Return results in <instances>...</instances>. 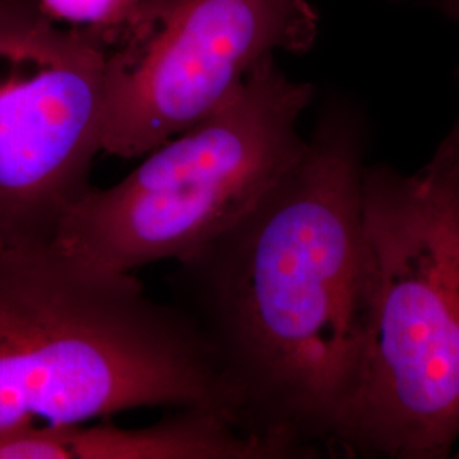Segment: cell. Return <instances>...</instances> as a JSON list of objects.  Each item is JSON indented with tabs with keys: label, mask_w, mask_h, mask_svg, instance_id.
Returning a JSON list of instances; mask_svg holds the SVG:
<instances>
[{
	"label": "cell",
	"mask_w": 459,
	"mask_h": 459,
	"mask_svg": "<svg viewBox=\"0 0 459 459\" xmlns=\"http://www.w3.org/2000/svg\"><path fill=\"white\" fill-rule=\"evenodd\" d=\"M361 337L333 453L443 459L459 439V119L415 174L362 172Z\"/></svg>",
	"instance_id": "cell-3"
},
{
	"label": "cell",
	"mask_w": 459,
	"mask_h": 459,
	"mask_svg": "<svg viewBox=\"0 0 459 459\" xmlns=\"http://www.w3.org/2000/svg\"><path fill=\"white\" fill-rule=\"evenodd\" d=\"M143 407L214 411L242 429L213 349L178 305L56 240L0 237V437Z\"/></svg>",
	"instance_id": "cell-2"
},
{
	"label": "cell",
	"mask_w": 459,
	"mask_h": 459,
	"mask_svg": "<svg viewBox=\"0 0 459 459\" xmlns=\"http://www.w3.org/2000/svg\"><path fill=\"white\" fill-rule=\"evenodd\" d=\"M308 0H142L104 45L102 152L145 157L213 113L254 66L307 53Z\"/></svg>",
	"instance_id": "cell-5"
},
{
	"label": "cell",
	"mask_w": 459,
	"mask_h": 459,
	"mask_svg": "<svg viewBox=\"0 0 459 459\" xmlns=\"http://www.w3.org/2000/svg\"><path fill=\"white\" fill-rule=\"evenodd\" d=\"M430 5L436 11H439L444 17H447V19H451V21L459 24V0H432ZM456 79H458L459 85V65L458 70H456Z\"/></svg>",
	"instance_id": "cell-9"
},
{
	"label": "cell",
	"mask_w": 459,
	"mask_h": 459,
	"mask_svg": "<svg viewBox=\"0 0 459 459\" xmlns=\"http://www.w3.org/2000/svg\"><path fill=\"white\" fill-rule=\"evenodd\" d=\"M55 21L96 34L104 43L117 31L142 0H33Z\"/></svg>",
	"instance_id": "cell-8"
},
{
	"label": "cell",
	"mask_w": 459,
	"mask_h": 459,
	"mask_svg": "<svg viewBox=\"0 0 459 459\" xmlns=\"http://www.w3.org/2000/svg\"><path fill=\"white\" fill-rule=\"evenodd\" d=\"M364 150L361 115L328 106L295 167L172 276L242 429L308 458L332 451L356 379Z\"/></svg>",
	"instance_id": "cell-1"
},
{
	"label": "cell",
	"mask_w": 459,
	"mask_h": 459,
	"mask_svg": "<svg viewBox=\"0 0 459 459\" xmlns=\"http://www.w3.org/2000/svg\"><path fill=\"white\" fill-rule=\"evenodd\" d=\"M313 94L312 83L265 58L213 113L148 152L125 179L92 187L66 212L56 244L111 273L193 257L301 159L308 138L298 119Z\"/></svg>",
	"instance_id": "cell-4"
},
{
	"label": "cell",
	"mask_w": 459,
	"mask_h": 459,
	"mask_svg": "<svg viewBox=\"0 0 459 459\" xmlns=\"http://www.w3.org/2000/svg\"><path fill=\"white\" fill-rule=\"evenodd\" d=\"M295 446L248 434L220 413L181 409L155 426L34 429L0 437V459H291Z\"/></svg>",
	"instance_id": "cell-7"
},
{
	"label": "cell",
	"mask_w": 459,
	"mask_h": 459,
	"mask_svg": "<svg viewBox=\"0 0 459 459\" xmlns=\"http://www.w3.org/2000/svg\"><path fill=\"white\" fill-rule=\"evenodd\" d=\"M104 45L33 0H0V237L56 240L94 186Z\"/></svg>",
	"instance_id": "cell-6"
}]
</instances>
